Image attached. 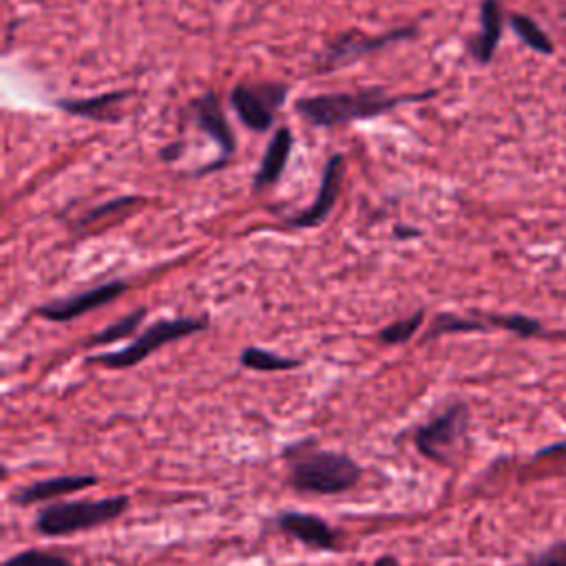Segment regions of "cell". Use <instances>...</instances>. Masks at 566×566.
Instances as JSON below:
<instances>
[{"label": "cell", "instance_id": "8", "mask_svg": "<svg viewBox=\"0 0 566 566\" xmlns=\"http://www.w3.org/2000/svg\"><path fill=\"white\" fill-rule=\"evenodd\" d=\"M274 524L281 533L294 537L307 548L314 551H336L338 535L336 531L318 515L314 513H301V511H281L274 517Z\"/></svg>", "mask_w": 566, "mask_h": 566}, {"label": "cell", "instance_id": "13", "mask_svg": "<svg viewBox=\"0 0 566 566\" xmlns=\"http://www.w3.org/2000/svg\"><path fill=\"white\" fill-rule=\"evenodd\" d=\"M502 38V7L500 0H482L480 4V33L471 38L469 53L480 62L489 64L497 42Z\"/></svg>", "mask_w": 566, "mask_h": 566}, {"label": "cell", "instance_id": "3", "mask_svg": "<svg viewBox=\"0 0 566 566\" xmlns=\"http://www.w3.org/2000/svg\"><path fill=\"white\" fill-rule=\"evenodd\" d=\"M130 506V497L119 493L111 497L99 500H69V502H55L44 506L33 526L40 535L60 537L71 535L88 528H97L102 524H108L126 513Z\"/></svg>", "mask_w": 566, "mask_h": 566}, {"label": "cell", "instance_id": "4", "mask_svg": "<svg viewBox=\"0 0 566 566\" xmlns=\"http://www.w3.org/2000/svg\"><path fill=\"white\" fill-rule=\"evenodd\" d=\"M208 327L206 318H195V316H179V318H166V321H157L150 327H146L130 345H126L124 349L111 352V354H97L91 356L88 363H97L104 365L108 369H126L133 367L142 360H146L153 352H157L159 347L179 340L184 336H190L195 332H201Z\"/></svg>", "mask_w": 566, "mask_h": 566}, {"label": "cell", "instance_id": "9", "mask_svg": "<svg viewBox=\"0 0 566 566\" xmlns=\"http://www.w3.org/2000/svg\"><path fill=\"white\" fill-rule=\"evenodd\" d=\"M340 177H343V155H332L323 168V175H321V186H318V192L312 201L310 208L301 210L298 214L290 217L287 223L290 226H296V228H312V226H318L327 214L329 210L334 208L336 203V197H338V188H340Z\"/></svg>", "mask_w": 566, "mask_h": 566}, {"label": "cell", "instance_id": "14", "mask_svg": "<svg viewBox=\"0 0 566 566\" xmlns=\"http://www.w3.org/2000/svg\"><path fill=\"white\" fill-rule=\"evenodd\" d=\"M290 150H292V133H290V128L281 126L268 144V150H265V155L261 159V166H259V172L254 177V188L270 186L281 177L283 168L287 164Z\"/></svg>", "mask_w": 566, "mask_h": 566}, {"label": "cell", "instance_id": "5", "mask_svg": "<svg viewBox=\"0 0 566 566\" xmlns=\"http://www.w3.org/2000/svg\"><path fill=\"white\" fill-rule=\"evenodd\" d=\"M469 431V407L460 400L447 405L427 422L418 424L413 431L416 449L431 462L444 464L451 451L467 438Z\"/></svg>", "mask_w": 566, "mask_h": 566}, {"label": "cell", "instance_id": "6", "mask_svg": "<svg viewBox=\"0 0 566 566\" xmlns=\"http://www.w3.org/2000/svg\"><path fill=\"white\" fill-rule=\"evenodd\" d=\"M285 93L287 88L274 82L237 84L230 93V102L248 128L263 133L272 126L276 108L285 102Z\"/></svg>", "mask_w": 566, "mask_h": 566}, {"label": "cell", "instance_id": "16", "mask_svg": "<svg viewBox=\"0 0 566 566\" xmlns=\"http://www.w3.org/2000/svg\"><path fill=\"white\" fill-rule=\"evenodd\" d=\"M239 363L248 369H254V371H285V369H294L301 365V360H294V358H285V356H279L270 349H263V347H245L241 354H239Z\"/></svg>", "mask_w": 566, "mask_h": 566}, {"label": "cell", "instance_id": "17", "mask_svg": "<svg viewBox=\"0 0 566 566\" xmlns=\"http://www.w3.org/2000/svg\"><path fill=\"white\" fill-rule=\"evenodd\" d=\"M509 22H511L513 31L517 33V38H520L528 49H533V51H537V53H544V55H548V53L555 51L553 40L546 35V31H544L533 18H528V15H524V13H511Z\"/></svg>", "mask_w": 566, "mask_h": 566}, {"label": "cell", "instance_id": "22", "mask_svg": "<svg viewBox=\"0 0 566 566\" xmlns=\"http://www.w3.org/2000/svg\"><path fill=\"white\" fill-rule=\"evenodd\" d=\"M2 566H73L64 555L53 551H40V548H27L22 553H15L2 562Z\"/></svg>", "mask_w": 566, "mask_h": 566}, {"label": "cell", "instance_id": "26", "mask_svg": "<svg viewBox=\"0 0 566 566\" xmlns=\"http://www.w3.org/2000/svg\"><path fill=\"white\" fill-rule=\"evenodd\" d=\"M179 148H181L179 144H177V146H166V148L161 150V159H164V161H170V159H175V157L179 155Z\"/></svg>", "mask_w": 566, "mask_h": 566}, {"label": "cell", "instance_id": "23", "mask_svg": "<svg viewBox=\"0 0 566 566\" xmlns=\"http://www.w3.org/2000/svg\"><path fill=\"white\" fill-rule=\"evenodd\" d=\"M513 566H566V546H551L533 557H528L522 564H513Z\"/></svg>", "mask_w": 566, "mask_h": 566}, {"label": "cell", "instance_id": "25", "mask_svg": "<svg viewBox=\"0 0 566 566\" xmlns=\"http://www.w3.org/2000/svg\"><path fill=\"white\" fill-rule=\"evenodd\" d=\"M371 566H400V562L394 555H380Z\"/></svg>", "mask_w": 566, "mask_h": 566}, {"label": "cell", "instance_id": "18", "mask_svg": "<svg viewBox=\"0 0 566 566\" xmlns=\"http://www.w3.org/2000/svg\"><path fill=\"white\" fill-rule=\"evenodd\" d=\"M486 329H493L489 318H464V316H455V314H438L427 334H424V340L429 338H436V336H442V334H455V332H486Z\"/></svg>", "mask_w": 566, "mask_h": 566}, {"label": "cell", "instance_id": "20", "mask_svg": "<svg viewBox=\"0 0 566 566\" xmlns=\"http://www.w3.org/2000/svg\"><path fill=\"white\" fill-rule=\"evenodd\" d=\"M493 329H506L513 332L522 338H531V336H539L544 334V325L531 316L524 314H489L486 316Z\"/></svg>", "mask_w": 566, "mask_h": 566}, {"label": "cell", "instance_id": "24", "mask_svg": "<svg viewBox=\"0 0 566 566\" xmlns=\"http://www.w3.org/2000/svg\"><path fill=\"white\" fill-rule=\"evenodd\" d=\"M135 201H137L135 197H119V199H113V201H108V203H102V206L88 210V212L82 217V223H91V221H95V219H99V217H104V214H111V212H115V210H122V208H126V206H130V203H135Z\"/></svg>", "mask_w": 566, "mask_h": 566}, {"label": "cell", "instance_id": "27", "mask_svg": "<svg viewBox=\"0 0 566 566\" xmlns=\"http://www.w3.org/2000/svg\"><path fill=\"white\" fill-rule=\"evenodd\" d=\"M418 232L413 230V228H405V226H398L396 228V237H400V239H407V237H416Z\"/></svg>", "mask_w": 566, "mask_h": 566}, {"label": "cell", "instance_id": "21", "mask_svg": "<svg viewBox=\"0 0 566 566\" xmlns=\"http://www.w3.org/2000/svg\"><path fill=\"white\" fill-rule=\"evenodd\" d=\"M422 318H424V312L418 310L413 312L411 316L407 318H400V321H394L389 325H385L380 332H378V340L382 345H402L407 343L422 325Z\"/></svg>", "mask_w": 566, "mask_h": 566}, {"label": "cell", "instance_id": "10", "mask_svg": "<svg viewBox=\"0 0 566 566\" xmlns=\"http://www.w3.org/2000/svg\"><path fill=\"white\" fill-rule=\"evenodd\" d=\"M99 478L95 473H66V475H55V478H44L38 482H31L13 493V502L20 506H29L35 502H46L55 500L60 495H71L80 493L88 486H95Z\"/></svg>", "mask_w": 566, "mask_h": 566}, {"label": "cell", "instance_id": "12", "mask_svg": "<svg viewBox=\"0 0 566 566\" xmlns=\"http://www.w3.org/2000/svg\"><path fill=\"white\" fill-rule=\"evenodd\" d=\"M413 35H416L413 27H405V29L378 35V38H369V35H363L358 31H347V33H343L338 40H334L329 44L325 62L327 64H340V62H347V60H356V57H360V55H365L369 51H376V49H380V46H385L389 42L413 38Z\"/></svg>", "mask_w": 566, "mask_h": 566}, {"label": "cell", "instance_id": "15", "mask_svg": "<svg viewBox=\"0 0 566 566\" xmlns=\"http://www.w3.org/2000/svg\"><path fill=\"white\" fill-rule=\"evenodd\" d=\"M124 91L102 93L97 97H84V99H57V106L71 115L80 117H93V119H108L111 108L124 97Z\"/></svg>", "mask_w": 566, "mask_h": 566}, {"label": "cell", "instance_id": "19", "mask_svg": "<svg viewBox=\"0 0 566 566\" xmlns=\"http://www.w3.org/2000/svg\"><path fill=\"white\" fill-rule=\"evenodd\" d=\"M144 318H146V307H137L130 314H126V316L117 318L115 323L106 325L102 332L93 334L88 338V345H111V343L124 340V338H128V336H133L137 332V327L142 325Z\"/></svg>", "mask_w": 566, "mask_h": 566}, {"label": "cell", "instance_id": "11", "mask_svg": "<svg viewBox=\"0 0 566 566\" xmlns=\"http://www.w3.org/2000/svg\"><path fill=\"white\" fill-rule=\"evenodd\" d=\"M195 122L201 130H206L221 148V159L219 164H208L201 172H208V170H214L219 168L221 164H226V159L232 155L234 150V137H232V130H230V124L219 106V99L214 93H206L203 97H199L195 104Z\"/></svg>", "mask_w": 566, "mask_h": 566}, {"label": "cell", "instance_id": "2", "mask_svg": "<svg viewBox=\"0 0 566 566\" xmlns=\"http://www.w3.org/2000/svg\"><path fill=\"white\" fill-rule=\"evenodd\" d=\"M433 93L416 95H387L382 91H356V93H325L296 102V111L314 126H340L356 119L376 117L405 102H418Z\"/></svg>", "mask_w": 566, "mask_h": 566}, {"label": "cell", "instance_id": "1", "mask_svg": "<svg viewBox=\"0 0 566 566\" xmlns=\"http://www.w3.org/2000/svg\"><path fill=\"white\" fill-rule=\"evenodd\" d=\"M287 460V482L298 493L336 495L358 484L360 464L340 451L316 449L310 440H298L283 451Z\"/></svg>", "mask_w": 566, "mask_h": 566}, {"label": "cell", "instance_id": "7", "mask_svg": "<svg viewBox=\"0 0 566 566\" xmlns=\"http://www.w3.org/2000/svg\"><path fill=\"white\" fill-rule=\"evenodd\" d=\"M124 290H126L124 281H111V283H102L97 287H91L86 292H80L75 296H66V298L44 303L35 312H38V316H42L46 321L64 323V321H73V318H77L86 312H93V310L115 301Z\"/></svg>", "mask_w": 566, "mask_h": 566}]
</instances>
